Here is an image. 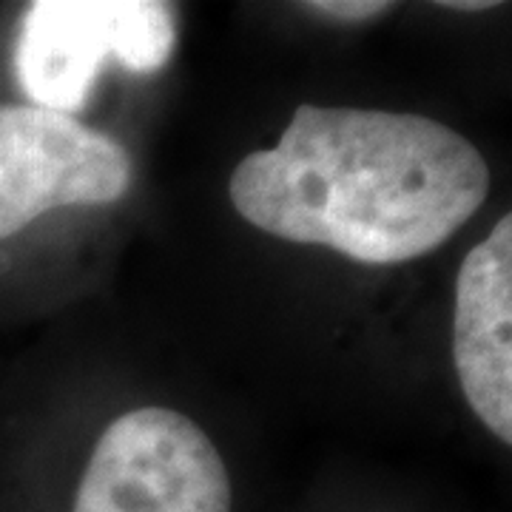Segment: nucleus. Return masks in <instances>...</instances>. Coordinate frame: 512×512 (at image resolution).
<instances>
[{
    "label": "nucleus",
    "mask_w": 512,
    "mask_h": 512,
    "mask_svg": "<svg viewBox=\"0 0 512 512\" xmlns=\"http://www.w3.org/2000/svg\"><path fill=\"white\" fill-rule=\"evenodd\" d=\"M72 512H231V478L188 416L140 407L103 430Z\"/></svg>",
    "instance_id": "obj_3"
},
{
    "label": "nucleus",
    "mask_w": 512,
    "mask_h": 512,
    "mask_svg": "<svg viewBox=\"0 0 512 512\" xmlns=\"http://www.w3.org/2000/svg\"><path fill=\"white\" fill-rule=\"evenodd\" d=\"M444 6H450V9H490L495 3H476V0H473V3H461V0H458V3H444Z\"/></svg>",
    "instance_id": "obj_7"
},
{
    "label": "nucleus",
    "mask_w": 512,
    "mask_h": 512,
    "mask_svg": "<svg viewBox=\"0 0 512 512\" xmlns=\"http://www.w3.org/2000/svg\"><path fill=\"white\" fill-rule=\"evenodd\" d=\"M128 151L72 114L0 106V239L52 208L106 205L131 185Z\"/></svg>",
    "instance_id": "obj_4"
},
{
    "label": "nucleus",
    "mask_w": 512,
    "mask_h": 512,
    "mask_svg": "<svg viewBox=\"0 0 512 512\" xmlns=\"http://www.w3.org/2000/svg\"><path fill=\"white\" fill-rule=\"evenodd\" d=\"M177 46V20L157 0H35L20 18L15 69L37 109H83L106 60L154 74Z\"/></svg>",
    "instance_id": "obj_2"
},
{
    "label": "nucleus",
    "mask_w": 512,
    "mask_h": 512,
    "mask_svg": "<svg viewBox=\"0 0 512 512\" xmlns=\"http://www.w3.org/2000/svg\"><path fill=\"white\" fill-rule=\"evenodd\" d=\"M305 9H311L322 18L333 20H345V23H362V20L379 18L390 9V3H367V0H353V3H330V0H322V3H305Z\"/></svg>",
    "instance_id": "obj_6"
},
{
    "label": "nucleus",
    "mask_w": 512,
    "mask_h": 512,
    "mask_svg": "<svg viewBox=\"0 0 512 512\" xmlns=\"http://www.w3.org/2000/svg\"><path fill=\"white\" fill-rule=\"evenodd\" d=\"M487 188L481 151L439 120L302 103L276 148L234 168L228 197L265 234L396 265L441 248Z\"/></svg>",
    "instance_id": "obj_1"
},
{
    "label": "nucleus",
    "mask_w": 512,
    "mask_h": 512,
    "mask_svg": "<svg viewBox=\"0 0 512 512\" xmlns=\"http://www.w3.org/2000/svg\"><path fill=\"white\" fill-rule=\"evenodd\" d=\"M453 362L478 421L504 444L512 441V220L464 256L456 279Z\"/></svg>",
    "instance_id": "obj_5"
}]
</instances>
